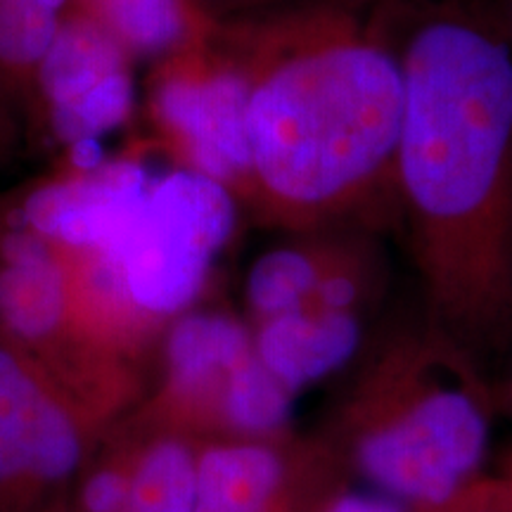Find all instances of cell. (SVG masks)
<instances>
[{
  "mask_svg": "<svg viewBox=\"0 0 512 512\" xmlns=\"http://www.w3.org/2000/svg\"><path fill=\"white\" fill-rule=\"evenodd\" d=\"M401 60L396 188L425 318L486 363L512 335V43L448 3Z\"/></svg>",
  "mask_w": 512,
  "mask_h": 512,
  "instance_id": "obj_1",
  "label": "cell"
},
{
  "mask_svg": "<svg viewBox=\"0 0 512 512\" xmlns=\"http://www.w3.org/2000/svg\"><path fill=\"white\" fill-rule=\"evenodd\" d=\"M384 17V0H313L223 19L252 79L247 209L264 226L377 233L401 216L406 83Z\"/></svg>",
  "mask_w": 512,
  "mask_h": 512,
  "instance_id": "obj_2",
  "label": "cell"
},
{
  "mask_svg": "<svg viewBox=\"0 0 512 512\" xmlns=\"http://www.w3.org/2000/svg\"><path fill=\"white\" fill-rule=\"evenodd\" d=\"M496 415L484 363L425 318L366 344L323 434L351 477L430 508L484 475Z\"/></svg>",
  "mask_w": 512,
  "mask_h": 512,
  "instance_id": "obj_3",
  "label": "cell"
},
{
  "mask_svg": "<svg viewBox=\"0 0 512 512\" xmlns=\"http://www.w3.org/2000/svg\"><path fill=\"white\" fill-rule=\"evenodd\" d=\"M294 396L264 368L245 316L200 304L166 325L143 399L124 418L195 444L294 432Z\"/></svg>",
  "mask_w": 512,
  "mask_h": 512,
  "instance_id": "obj_4",
  "label": "cell"
},
{
  "mask_svg": "<svg viewBox=\"0 0 512 512\" xmlns=\"http://www.w3.org/2000/svg\"><path fill=\"white\" fill-rule=\"evenodd\" d=\"M0 335L76 399L117 422L143 399L150 375L100 335L76 290L67 249L0 202Z\"/></svg>",
  "mask_w": 512,
  "mask_h": 512,
  "instance_id": "obj_5",
  "label": "cell"
},
{
  "mask_svg": "<svg viewBox=\"0 0 512 512\" xmlns=\"http://www.w3.org/2000/svg\"><path fill=\"white\" fill-rule=\"evenodd\" d=\"M240 209L228 188L171 166L152 176L131 219L100 254L128 304L166 328L207 302L214 268L238 230Z\"/></svg>",
  "mask_w": 512,
  "mask_h": 512,
  "instance_id": "obj_6",
  "label": "cell"
},
{
  "mask_svg": "<svg viewBox=\"0 0 512 512\" xmlns=\"http://www.w3.org/2000/svg\"><path fill=\"white\" fill-rule=\"evenodd\" d=\"M249 93V69L223 19L211 36L157 60L145 86L152 145L176 169L228 188L242 209L252 200Z\"/></svg>",
  "mask_w": 512,
  "mask_h": 512,
  "instance_id": "obj_7",
  "label": "cell"
},
{
  "mask_svg": "<svg viewBox=\"0 0 512 512\" xmlns=\"http://www.w3.org/2000/svg\"><path fill=\"white\" fill-rule=\"evenodd\" d=\"M112 425L0 335V512H62Z\"/></svg>",
  "mask_w": 512,
  "mask_h": 512,
  "instance_id": "obj_8",
  "label": "cell"
},
{
  "mask_svg": "<svg viewBox=\"0 0 512 512\" xmlns=\"http://www.w3.org/2000/svg\"><path fill=\"white\" fill-rule=\"evenodd\" d=\"M349 482L323 432L204 444L192 512H311Z\"/></svg>",
  "mask_w": 512,
  "mask_h": 512,
  "instance_id": "obj_9",
  "label": "cell"
},
{
  "mask_svg": "<svg viewBox=\"0 0 512 512\" xmlns=\"http://www.w3.org/2000/svg\"><path fill=\"white\" fill-rule=\"evenodd\" d=\"M133 62L100 24L69 8L38 72L36 133L76 150L126 124Z\"/></svg>",
  "mask_w": 512,
  "mask_h": 512,
  "instance_id": "obj_10",
  "label": "cell"
},
{
  "mask_svg": "<svg viewBox=\"0 0 512 512\" xmlns=\"http://www.w3.org/2000/svg\"><path fill=\"white\" fill-rule=\"evenodd\" d=\"M152 176L145 152H124L112 159L72 155L62 171L5 202L24 226L55 245L107 252Z\"/></svg>",
  "mask_w": 512,
  "mask_h": 512,
  "instance_id": "obj_11",
  "label": "cell"
},
{
  "mask_svg": "<svg viewBox=\"0 0 512 512\" xmlns=\"http://www.w3.org/2000/svg\"><path fill=\"white\" fill-rule=\"evenodd\" d=\"M264 368L292 396L337 375L366 349V316L297 309L252 328Z\"/></svg>",
  "mask_w": 512,
  "mask_h": 512,
  "instance_id": "obj_12",
  "label": "cell"
},
{
  "mask_svg": "<svg viewBox=\"0 0 512 512\" xmlns=\"http://www.w3.org/2000/svg\"><path fill=\"white\" fill-rule=\"evenodd\" d=\"M363 228H330L294 235L292 242L268 249L245 278V320L249 325L297 311L316 287L347 256ZM373 233V230H370Z\"/></svg>",
  "mask_w": 512,
  "mask_h": 512,
  "instance_id": "obj_13",
  "label": "cell"
},
{
  "mask_svg": "<svg viewBox=\"0 0 512 512\" xmlns=\"http://www.w3.org/2000/svg\"><path fill=\"white\" fill-rule=\"evenodd\" d=\"M133 60H162L174 50L202 41L221 19L202 0H74Z\"/></svg>",
  "mask_w": 512,
  "mask_h": 512,
  "instance_id": "obj_14",
  "label": "cell"
},
{
  "mask_svg": "<svg viewBox=\"0 0 512 512\" xmlns=\"http://www.w3.org/2000/svg\"><path fill=\"white\" fill-rule=\"evenodd\" d=\"M64 12L36 0H0V105L24 136L38 126V72L53 46Z\"/></svg>",
  "mask_w": 512,
  "mask_h": 512,
  "instance_id": "obj_15",
  "label": "cell"
},
{
  "mask_svg": "<svg viewBox=\"0 0 512 512\" xmlns=\"http://www.w3.org/2000/svg\"><path fill=\"white\" fill-rule=\"evenodd\" d=\"M143 432L145 444L133 475L126 512H192L200 444L176 434Z\"/></svg>",
  "mask_w": 512,
  "mask_h": 512,
  "instance_id": "obj_16",
  "label": "cell"
},
{
  "mask_svg": "<svg viewBox=\"0 0 512 512\" xmlns=\"http://www.w3.org/2000/svg\"><path fill=\"white\" fill-rule=\"evenodd\" d=\"M145 432L119 418L76 475L62 512H126Z\"/></svg>",
  "mask_w": 512,
  "mask_h": 512,
  "instance_id": "obj_17",
  "label": "cell"
},
{
  "mask_svg": "<svg viewBox=\"0 0 512 512\" xmlns=\"http://www.w3.org/2000/svg\"><path fill=\"white\" fill-rule=\"evenodd\" d=\"M413 512H512V482L501 472H484L448 501L430 508H413Z\"/></svg>",
  "mask_w": 512,
  "mask_h": 512,
  "instance_id": "obj_18",
  "label": "cell"
},
{
  "mask_svg": "<svg viewBox=\"0 0 512 512\" xmlns=\"http://www.w3.org/2000/svg\"><path fill=\"white\" fill-rule=\"evenodd\" d=\"M311 512H413V508L384 494H377V491L375 494H361L347 484L325 496Z\"/></svg>",
  "mask_w": 512,
  "mask_h": 512,
  "instance_id": "obj_19",
  "label": "cell"
},
{
  "mask_svg": "<svg viewBox=\"0 0 512 512\" xmlns=\"http://www.w3.org/2000/svg\"><path fill=\"white\" fill-rule=\"evenodd\" d=\"M489 361H496L494 368H486L491 382V392H494L496 413L512 415V335L505 339L503 347L498 349Z\"/></svg>",
  "mask_w": 512,
  "mask_h": 512,
  "instance_id": "obj_20",
  "label": "cell"
},
{
  "mask_svg": "<svg viewBox=\"0 0 512 512\" xmlns=\"http://www.w3.org/2000/svg\"><path fill=\"white\" fill-rule=\"evenodd\" d=\"M287 0H202V5L219 19H240L283 8Z\"/></svg>",
  "mask_w": 512,
  "mask_h": 512,
  "instance_id": "obj_21",
  "label": "cell"
},
{
  "mask_svg": "<svg viewBox=\"0 0 512 512\" xmlns=\"http://www.w3.org/2000/svg\"><path fill=\"white\" fill-rule=\"evenodd\" d=\"M22 136L24 131L22 126H19V121L0 105V166L15 157Z\"/></svg>",
  "mask_w": 512,
  "mask_h": 512,
  "instance_id": "obj_22",
  "label": "cell"
},
{
  "mask_svg": "<svg viewBox=\"0 0 512 512\" xmlns=\"http://www.w3.org/2000/svg\"><path fill=\"white\" fill-rule=\"evenodd\" d=\"M36 3L48 5V8H53V10H57V12H67L69 8H72L74 0H36Z\"/></svg>",
  "mask_w": 512,
  "mask_h": 512,
  "instance_id": "obj_23",
  "label": "cell"
},
{
  "mask_svg": "<svg viewBox=\"0 0 512 512\" xmlns=\"http://www.w3.org/2000/svg\"><path fill=\"white\" fill-rule=\"evenodd\" d=\"M498 472H501L503 477H508L510 482H512V448H510V451H508V456L503 458V463H501V470H498Z\"/></svg>",
  "mask_w": 512,
  "mask_h": 512,
  "instance_id": "obj_24",
  "label": "cell"
},
{
  "mask_svg": "<svg viewBox=\"0 0 512 512\" xmlns=\"http://www.w3.org/2000/svg\"><path fill=\"white\" fill-rule=\"evenodd\" d=\"M508 36H510V43H512V12H510V31H508Z\"/></svg>",
  "mask_w": 512,
  "mask_h": 512,
  "instance_id": "obj_25",
  "label": "cell"
}]
</instances>
